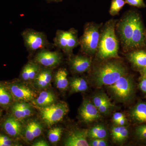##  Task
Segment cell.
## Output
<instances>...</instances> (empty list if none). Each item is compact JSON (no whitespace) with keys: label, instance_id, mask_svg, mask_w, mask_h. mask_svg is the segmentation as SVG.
Returning a JSON list of instances; mask_svg holds the SVG:
<instances>
[{"label":"cell","instance_id":"33","mask_svg":"<svg viewBox=\"0 0 146 146\" xmlns=\"http://www.w3.org/2000/svg\"><path fill=\"white\" fill-rule=\"evenodd\" d=\"M128 136V131L127 128L124 127L122 130L121 131L119 134L115 139V141L119 142H122L127 138Z\"/></svg>","mask_w":146,"mask_h":146},{"label":"cell","instance_id":"31","mask_svg":"<svg viewBox=\"0 0 146 146\" xmlns=\"http://www.w3.org/2000/svg\"><path fill=\"white\" fill-rule=\"evenodd\" d=\"M125 1L126 3L129 5L139 8L145 7H146L144 0H125Z\"/></svg>","mask_w":146,"mask_h":146},{"label":"cell","instance_id":"42","mask_svg":"<svg viewBox=\"0 0 146 146\" xmlns=\"http://www.w3.org/2000/svg\"><path fill=\"white\" fill-rule=\"evenodd\" d=\"M142 72H143V74L144 76L146 77V67L143 68Z\"/></svg>","mask_w":146,"mask_h":146},{"label":"cell","instance_id":"16","mask_svg":"<svg viewBox=\"0 0 146 146\" xmlns=\"http://www.w3.org/2000/svg\"><path fill=\"white\" fill-rule=\"evenodd\" d=\"M40 66L35 61L29 62L23 68L21 78L25 81H33L41 70Z\"/></svg>","mask_w":146,"mask_h":146},{"label":"cell","instance_id":"6","mask_svg":"<svg viewBox=\"0 0 146 146\" xmlns=\"http://www.w3.org/2000/svg\"><path fill=\"white\" fill-rule=\"evenodd\" d=\"M109 89L117 98L120 100L129 99L133 93V83L126 75L120 77L117 81L109 85Z\"/></svg>","mask_w":146,"mask_h":146},{"label":"cell","instance_id":"14","mask_svg":"<svg viewBox=\"0 0 146 146\" xmlns=\"http://www.w3.org/2000/svg\"><path fill=\"white\" fill-rule=\"evenodd\" d=\"M52 76V72L51 69L41 68L33 80L35 86L38 89H46L50 85Z\"/></svg>","mask_w":146,"mask_h":146},{"label":"cell","instance_id":"32","mask_svg":"<svg viewBox=\"0 0 146 146\" xmlns=\"http://www.w3.org/2000/svg\"><path fill=\"white\" fill-rule=\"evenodd\" d=\"M136 134L139 138L146 139V125L140 126L136 128Z\"/></svg>","mask_w":146,"mask_h":146},{"label":"cell","instance_id":"8","mask_svg":"<svg viewBox=\"0 0 146 146\" xmlns=\"http://www.w3.org/2000/svg\"><path fill=\"white\" fill-rule=\"evenodd\" d=\"M34 60L40 66L51 69L60 65L62 56L58 52L51 51L45 48L38 50Z\"/></svg>","mask_w":146,"mask_h":146},{"label":"cell","instance_id":"18","mask_svg":"<svg viewBox=\"0 0 146 146\" xmlns=\"http://www.w3.org/2000/svg\"><path fill=\"white\" fill-rule=\"evenodd\" d=\"M56 101V97L52 91H44L33 100V103L39 108L48 107L53 104Z\"/></svg>","mask_w":146,"mask_h":146},{"label":"cell","instance_id":"1","mask_svg":"<svg viewBox=\"0 0 146 146\" xmlns=\"http://www.w3.org/2000/svg\"><path fill=\"white\" fill-rule=\"evenodd\" d=\"M115 22L110 21L106 24L100 35L98 57L106 59L118 56L119 43L115 32Z\"/></svg>","mask_w":146,"mask_h":146},{"label":"cell","instance_id":"28","mask_svg":"<svg viewBox=\"0 0 146 146\" xmlns=\"http://www.w3.org/2000/svg\"><path fill=\"white\" fill-rule=\"evenodd\" d=\"M11 100V94L4 86L0 85V105L6 106L10 104Z\"/></svg>","mask_w":146,"mask_h":146},{"label":"cell","instance_id":"24","mask_svg":"<svg viewBox=\"0 0 146 146\" xmlns=\"http://www.w3.org/2000/svg\"><path fill=\"white\" fill-rule=\"evenodd\" d=\"M107 136V131L102 125L95 126L88 131V136L92 139H105Z\"/></svg>","mask_w":146,"mask_h":146},{"label":"cell","instance_id":"30","mask_svg":"<svg viewBox=\"0 0 146 146\" xmlns=\"http://www.w3.org/2000/svg\"><path fill=\"white\" fill-rule=\"evenodd\" d=\"M108 97L104 94H100L96 96L93 99L94 105L98 108L102 104L109 101Z\"/></svg>","mask_w":146,"mask_h":146},{"label":"cell","instance_id":"23","mask_svg":"<svg viewBox=\"0 0 146 146\" xmlns=\"http://www.w3.org/2000/svg\"><path fill=\"white\" fill-rule=\"evenodd\" d=\"M71 92L78 93L86 91L88 88V84L84 78H73L70 82Z\"/></svg>","mask_w":146,"mask_h":146},{"label":"cell","instance_id":"3","mask_svg":"<svg viewBox=\"0 0 146 146\" xmlns=\"http://www.w3.org/2000/svg\"><path fill=\"white\" fill-rule=\"evenodd\" d=\"M100 26L95 24H88L79 40L82 50L87 54L97 52L99 43Z\"/></svg>","mask_w":146,"mask_h":146},{"label":"cell","instance_id":"13","mask_svg":"<svg viewBox=\"0 0 146 146\" xmlns=\"http://www.w3.org/2000/svg\"><path fill=\"white\" fill-rule=\"evenodd\" d=\"M11 110L13 117L19 121L30 117L33 112L31 105L26 102L23 101L16 102L13 104Z\"/></svg>","mask_w":146,"mask_h":146},{"label":"cell","instance_id":"35","mask_svg":"<svg viewBox=\"0 0 146 146\" xmlns=\"http://www.w3.org/2000/svg\"><path fill=\"white\" fill-rule=\"evenodd\" d=\"M13 145L11 140L7 136L0 135V146H10Z\"/></svg>","mask_w":146,"mask_h":146},{"label":"cell","instance_id":"9","mask_svg":"<svg viewBox=\"0 0 146 146\" xmlns=\"http://www.w3.org/2000/svg\"><path fill=\"white\" fill-rule=\"evenodd\" d=\"M80 115L84 123H90L100 117V112L94 104L88 100H85L80 109Z\"/></svg>","mask_w":146,"mask_h":146},{"label":"cell","instance_id":"29","mask_svg":"<svg viewBox=\"0 0 146 146\" xmlns=\"http://www.w3.org/2000/svg\"><path fill=\"white\" fill-rule=\"evenodd\" d=\"M24 135L25 138L28 141H33L35 138L33 130V121L29 122L25 128Z\"/></svg>","mask_w":146,"mask_h":146},{"label":"cell","instance_id":"26","mask_svg":"<svg viewBox=\"0 0 146 146\" xmlns=\"http://www.w3.org/2000/svg\"><path fill=\"white\" fill-rule=\"evenodd\" d=\"M63 131L61 127H56L52 128L48 133V139L51 143L56 144L60 141Z\"/></svg>","mask_w":146,"mask_h":146},{"label":"cell","instance_id":"15","mask_svg":"<svg viewBox=\"0 0 146 146\" xmlns=\"http://www.w3.org/2000/svg\"><path fill=\"white\" fill-rule=\"evenodd\" d=\"M70 64L72 70L75 72L82 73L89 70L91 61L89 58L82 56H76L71 58Z\"/></svg>","mask_w":146,"mask_h":146},{"label":"cell","instance_id":"7","mask_svg":"<svg viewBox=\"0 0 146 146\" xmlns=\"http://www.w3.org/2000/svg\"><path fill=\"white\" fill-rule=\"evenodd\" d=\"M137 14L131 13L127 14L119 23L118 30L124 47L128 49L133 34Z\"/></svg>","mask_w":146,"mask_h":146},{"label":"cell","instance_id":"4","mask_svg":"<svg viewBox=\"0 0 146 146\" xmlns=\"http://www.w3.org/2000/svg\"><path fill=\"white\" fill-rule=\"evenodd\" d=\"M39 108L42 119L48 127L61 121L69 110L68 104L64 102L54 103L48 107Z\"/></svg>","mask_w":146,"mask_h":146},{"label":"cell","instance_id":"38","mask_svg":"<svg viewBox=\"0 0 146 146\" xmlns=\"http://www.w3.org/2000/svg\"><path fill=\"white\" fill-rule=\"evenodd\" d=\"M124 117V115L122 114V113L119 112H116L113 115L112 120H113V121L114 122L116 123L121 118L123 117Z\"/></svg>","mask_w":146,"mask_h":146},{"label":"cell","instance_id":"37","mask_svg":"<svg viewBox=\"0 0 146 146\" xmlns=\"http://www.w3.org/2000/svg\"><path fill=\"white\" fill-rule=\"evenodd\" d=\"M123 127L124 126H123L114 127H112V137L115 141Z\"/></svg>","mask_w":146,"mask_h":146},{"label":"cell","instance_id":"34","mask_svg":"<svg viewBox=\"0 0 146 146\" xmlns=\"http://www.w3.org/2000/svg\"><path fill=\"white\" fill-rule=\"evenodd\" d=\"M89 145L91 146H106L108 145V143L104 139H93Z\"/></svg>","mask_w":146,"mask_h":146},{"label":"cell","instance_id":"11","mask_svg":"<svg viewBox=\"0 0 146 146\" xmlns=\"http://www.w3.org/2000/svg\"><path fill=\"white\" fill-rule=\"evenodd\" d=\"M145 44L143 27L140 17L137 14L135 26L128 49L140 48Z\"/></svg>","mask_w":146,"mask_h":146},{"label":"cell","instance_id":"36","mask_svg":"<svg viewBox=\"0 0 146 146\" xmlns=\"http://www.w3.org/2000/svg\"><path fill=\"white\" fill-rule=\"evenodd\" d=\"M112 106L113 105L111 103V102L109 101L102 104L98 108V110L101 113L104 114V113H106Z\"/></svg>","mask_w":146,"mask_h":146},{"label":"cell","instance_id":"12","mask_svg":"<svg viewBox=\"0 0 146 146\" xmlns=\"http://www.w3.org/2000/svg\"><path fill=\"white\" fill-rule=\"evenodd\" d=\"M88 130L76 131L71 133L66 138L64 145L66 146H89L87 141Z\"/></svg>","mask_w":146,"mask_h":146},{"label":"cell","instance_id":"39","mask_svg":"<svg viewBox=\"0 0 146 146\" xmlns=\"http://www.w3.org/2000/svg\"><path fill=\"white\" fill-rule=\"evenodd\" d=\"M33 146H48L49 145L46 141L44 140H40L35 142L32 145Z\"/></svg>","mask_w":146,"mask_h":146},{"label":"cell","instance_id":"21","mask_svg":"<svg viewBox=\"0 0 146 146\" xmlns=\"http://www.w3.org/2000/svg\"><path fill=\"white\" fill-rule=\"evenodd\" d=\"M69 31L58 30L54 41L55 46L66 53L69 39Z\"/></svg>","mask_w":146,"mask_h":146},{"label":"cell","instance_id":"2","mask_svg":"<svg viewBox=\"0 0 146 146\" xmlns=\"http://www.w3.org/2000/svg\"><path fill=\"white\" fill-rule=\"evenodd\" d=\"M126 74L125 68L122 64L117 61H109L102 64L96 70L94 80L98 86H109Z\"/></svg>","mask_w":146,"mask_h":146},{"label":"cell","instance_id":"5","mask_svg":"<svg viewBox=\"0 0 146 146\" xmlns=\"http://www.w3.org/2000/svg\"><path fill=\"white\" fill-rule=\"evenodd\" d=\"M22 35L25 46L30 52L46 48L49 44L46 35L42 32L28 29L23 32Z\"/></svg>","mask_w":146,"mask_h":146},{"label":"cell","instance_id":"17","mask_svg":"<svg viewBox=\"0 0 146 146\" xmlns=\"http://www.w3.org/2000/svg\"><path fill=\"white\" fill-rule=\"evenodd\" d=\"M3 127L7 134L13 137L20 136L22 132V126L20 121L14 117H9L6 119Z\"/></svg>","mask_w":146,"mask_h":146},{"label":"cell","instance_id":"25","mask_svg":"<svg viewBox=\"0 0 146 146\" xmlns=\"http://www.w3.org/2000/svg\"><path fill=\"white\" fill-rule=\"evenodd\" d=\"M69 31V39L66 52L68 54L72 52L73 50L79 44L77 31L74 29H71Z\"/></svg>","mask_w":146,"mask_h":146},{"label":"cell","instance_id":"22","mask_svg":"<svg viewBox=\"0 0 146 146\" xmlns=\"http://www.w3.org/2000/svg\"><path fill=\"white\" fill-rule=\"evenodd\" d=\"M131 115L134 120L143 123H146V104L140 103L134 107Z\"/></svg>","mask_w":146,"mask_h":146},{"label":"cell","instance_id":"41","mask_svg":"<svg viewBox=\"0 0 146 146\" xmlns=\"http://www.w3.org/2000/svg\"><path fill=\"white\" fill-rule=\"evenodd\" d=\"M126 121V120L125 117H124L120 119L116 123L119 126H123L125 124Z\"/></svg>","mask_w":146,"mask_h":146},{"label":"cell","instance_id":"20","mask_svg":"<svg viewBox=\"0 0 146 146\" xmlns=\"http://www.w3.org/2000/svg\"><path fill=\"white\" fill-rule=\"evenodd\" d=\"M54 81L57 89L64 91L68 88L69 82L68 72L65 69H60L54 75Z\"/></svg>","mask_w":146,"mask_h":146},{"label":"cell","instance_id":"19","mask_svg":"<svg viewBox=\"0 0 146 146\" xmlns=\"http://www.w3.org/2000/svg\"><path fill=\"white\" fill-rule=\"evenodd\" d=\"M128 58L131 63L138 68L146 67V51L143 50L136 51L131 53Z\"/></svg>","mask_w":146,"mask_h":146},{"label":"cell","instance_id":"10","mask_svg":"<svg viewBox=\"0 0 146 146\" xmlns=\"http://www.w3.org/2000/svg\"><path fill=\"white\" fill-rule=\"evenodd\" d=\"M10 90L12 96L20 101L28 102L34 99L33 91L23 84H13L10 86Z\"/></svg>","mask_w":146,"mask_h":146},{"label":"cell","instance_id":"27","mask_svg":"<svg viewBox=\"0 0 146 146\" xmlns=\"http://www.w3.org/2000/svg\"><path fill=\"white\" fill-rule=\"evenodd\" d=\"M125 4V0H112L109 11L110 15L114 16L118 14Z\"/></svg>","mask_w":146,"mask_h":146},{"label":"cell","instance_id":"40","mask_svg":"<svg viewBox=\"0 0 146 146\" xmlns=\"http://www.w3.org/2000/svg\"><path fill=\"white\" fill-rule=\"evenodd\" d=\"M140 89L145 93H146V77H145L139 84Z\"/></svg>","mask_w":146,"mask_h":146}]
</instances>
